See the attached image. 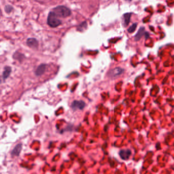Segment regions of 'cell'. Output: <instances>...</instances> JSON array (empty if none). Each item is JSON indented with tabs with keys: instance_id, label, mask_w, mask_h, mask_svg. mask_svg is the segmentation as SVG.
I'll use <instances>...</instances> for the list:
<instances>
[{
	"instance_id": "obj_4",
	"label": "cell",
	"mask_w": 174,
	"mask_h": 174,
	"mask_svg": "<svg viewBox=\"0 0 174 174\" xmlns=\"http://www.w3.org/2000/svg\"><path fill=\"white\" fill-rule=\"evenodd\" d=\"M27 44L30 48L32 49H37L38 47L39 43L38 40L34 38L28 39L27 40Z\"/></svg>"
},
{
	"instance_id": "obj_3",
	"label": "cell",
	"mask_w": 174,
	"mask_h": 174,
	"mask_svg": "<svg viewBox=\"0 0 174 174\" xmlns=\"http://www.w3.org/2000/svg\"><path fill=\"white\" fill-rule=\"evenodd\" d=\"M86 106V104L84 102L82 101H74L72 103L71 108L73 110L80 109L82 110Z\"/></svg>"
},
{
	"instance_id": "obj_11",
	"label": "cell",
	"mask_w": 174,
	"mask_h": 174,
	"mask_svg": "<svg viewBox=\"0 0 174 174\" xmlns=\"http://www.w3.org/2000/svg\"><path fill=\"white\" fill-rule=\"evenodd\" d=\"M11 71L12 69L11 67L10 66H6L4 68V71L3 73V77L4 80L7 79L8 77H9V75L11 74Z\"/></svg>"
},
{
	"instance_id": "obj_15",
	"label": "cell",
	"mask_w": 174,
	"mask_h": 174,
	"mask_svg": "<svg viewBox=\"0 0 174 174\" xmlns=\"http://www.w3.org/2000/svg\"><path fill=\"white\" fill-rule=\"evenodd\" d=\"M13 7L11 5H7L5 8V10L7 13H10L12 10Z\"/></svg>"
},
{
	"instance_id": "obj_9",
	"label": "cell",
	"mask_w": 174,
	"mask_h": 174,
	"mask_svg": "<svg viewBox=\"0 0 174 174\" xmlns=\"http://www.w3.org/2000/svg\"><path fill=\"white\" fill-rule=\"evenodd\" d=\"M145 28L144 27H141L139 28V29L137 32V34L135 36V38H134L135 41H137L141 39L145 33Z\"/></svg>"
},
{
	"instance_id": "obj_12",
	"label": "cell",
	"mask_w": 174,
	"mask_h": 174,
	"mask_svg": "<svg viewBox=\"0 0 174 174\" xmlns=\"http://www.w3.org/2000/svg\"><path fill=\"white\" fill-rule=\"evenodd\" d=\"M13 58L15 59H17L19 61H22V59H24V55L20 53H18V52H15L14 55L13 56Z\"/></svg>"
},
{
	"instance_id": "obj_7",
	"label": "cell",
	"mask_w": 174,
	"mask_h": 174,
	"mask_svg": "<svg viewBox=\"0 0 174 174\" xmlns=\"http://www.w3.org/2000/svg\"><path fill=\"white\" fill-rule=\"evenodd\" d=\"M124 70L120 68H115L111 70L110 72V75L112 77H116L120 75L123 73Z\"/></svg>"
},
{
	"instance_id": "obj_8",
	"label": "cell",
	"mask_w": 174,
	"mask_h": 174,
	"mask_svg": "<svg viewBox=\"0 0 174 174\" xmlns=\"http://www.w3.org/2000/svg\"><path fill=\"white\" fill-rule=\"evenodd\" d=\"M45 64H41L37 68V70H36V71H35V74H36L37 76L42 75V74H44V72L45 71Z\"/></svg>"
},
{
	"instance_id": "obj_6",
	"label": "cell",
	"mask_w": 174,
	"mask_h": 174,
	"mask_svg": "<svg viewBox=\"0 0 174 174\" xmlns=\"http://www.w3.org/2000/svg\"><path fill=\"white\" fill-rule=\"evenodd\" d=\"M22 149V143H18L13 149V151L11 152V155L12 156H18L19 155L20 152Z\"/></svg>"
},
{
	"instance_id": "obj_13",
	"label": "cell",
	"mask_w": 174,
	"mask_h": 174,
	"mask_svg": "<svg viewBox=\"0 0 174 174\" xmlns=\"http://www.w3.org/2000/svg\"><path fill=\"white\" fill-rule=\"evenodd\" d=\"M87 26V24L86 22H82V24L79 25L77 28V30L79 31H82L83 30L86 29Z\"/></svg>"
},
{
	"instance_id": "obj_2",
	"label": "cell",
	"mask_w": 174,
	"mask_h": 174,
	"mask_svg": "<svg viewBox=\"0 0 174 174\" xmlns=\"http://www.w3.org/2000/svg\"><path fill=\"white\" fill-rule=\"evenodd\" d=\"M47 23L48 25L51 28L57 27L62 24L61 21L58 18L57 15L53 11L50 12L48 15Z\"/></svg>"
},
{
	"instance_id": "obj_14",
	"label": "cell",
	"mask_w": 174,
	"mask_h": 174,
	"mask_svg": "<svg viewBox=\"0 0 174 174\" xmlns=\"http://www.w3.org/2000/svg\"><path fill=\"white\" fill-rule=\"evenodd\" d=\"M137 23H134V24H132V26H130V27L128 28V32L130 33H132L135 31L136 28L137 27Z\"/></svg>"
},
{
	"instance_id": "obj_1",
	"label": "cell",
	"mask_w": 174,
	"mask_h": 174,
	"mask_svg": "<svg viewBox=\"0 0 174 174\" xmlns=\"http://www.w3.org/2000/svg\"><path fill=\"white\" fill-rule=\"evenodd\" d=\"M53 11L57 16L59 17L65 18L71 14V10L68 7L64 6H58L53 8Z\"/></svg>"
},
{
	"instance_id": "obj_5",
	"label": "cell",
	"mask_w": 174,
	"mask_h": 174,
	"mask_svg": "<svg viewBox=\"0 0 174 174\" xmlns=\"http://www.w3.org/2000/svg\"><path fill=\"white\" fill-rule=\"evenodd\" d=\"M131 154V152L129 150H122L119 152V155L122 159H128Z\"/></svg>"
},
{
	"instance_id": "obj_10",
	"label": "cell",
	"mask_w": 174,
	"mask_h": 174,
	"mask_svg": "<svg viewBox=\"0 0 174 174\" xmlns=\"http://www.w3.org/2000/svg\"><path fill=\"white\" fill-rule=\"evenodd\" d=\"M131 15H132L131 13H125L124 15H123L124 25L125 27L128 26L129 24Z\"/></svg>"
}]
</instances>
